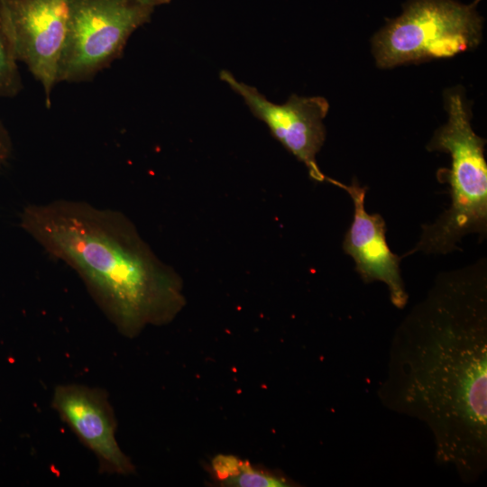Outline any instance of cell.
<instances>
[{
    "instance_id": "obj_1",
    "label": "cell",
    "mask_w": 487,
    "mask_h": 487,
    "mask_svg": "<svg viewBox=\"0 0 487 487\" xmlns=\"http://www.w3.org/2000/svg\"><path fill=\"white\" fill-rule=\"evenodd\" d=\"M486 260L439 273L397 328L382 404L423 422L436 461L475 482L487 464Z\"/></svg>"
},
{
    "instance_id": "obj_2",
    "label": "cell",
    "mask_w": 487,
    "mask_h": 487,
    "mask_svg": "<svg viewBox=\"0 0 487 487\" xmlns=\"http://www.w3.org/2000/svg\"><path fill=\"white\" fill-rule=\"evenodd\" d=\"M21 228L71 268L122 335L170 323L186 304L179 273L164 263L120 211L80 200L30 204Z\"/></svg>"
},
{
    "instance_id": "obj_3",
    "label": "cell",
    "mask_w": 487,
    "mask_h": 487,
    "mask_svg": "<svg viewBox=\"0 0 487 487\" xmlns=\"http://www.w3.org/2000/svg\"><path fill=\"white\" fill-rule=\"evenodd\" d=\"M446 106L448 121L435 133L427 149L451 156L446 181L450 185L452 202L434 223L422 225L420 239L405 256L416 252L446 254L459 250L457 244L466 234H478L481 241L487 235L485 140L472 129L459 94H450Z\"/></svg>"
},
{
    "instance_id": "obj_4",
    "label": "cell",
    "mask_w": 487,
    "mask_h": 487,
    "mask_svg": "<svg viewBox=\"0 0 487 487\" xmlns=\"http://www.w3.org/2000/svg\"><path fill=\"white\" fill-rule=\"evenodd\" d=\"M472 5L452 0H412L373 38L381 68L447 58L475 47L482 20Z\"/></svg>"
},
{
    "instance_id": "obj_5",
    "label": "cell",
    "mask_w": 487,
    "mask_h": 487,
    "mask_svg": "<svg viewBox=\"0 0 487 487\" xmlns=\"http://www.w3.org/2000/svg\"><path fill=\"white\" fill-rule=\"evenodd\" d=\"M153 11L133 0H69L59 83L89 81L108 68Z\"/></svg>"
},
{
    "instance_id": "obj_6",
    "label": "cell",
    "mask_w": 487,
    "mask_h": 487,
    "mask_svg": "<svg viewBox=\"0 0 487 487\" xmlns=\"http://www.w3.org/2000/svg\"><path fill=\"white\" fill-rule=\"evenodd\" d=\"M5 5L16 59L41 86L50 107L52 90L59 84L69 0H5Z\"/></svg>"
},
{
    "instance_id": "obj_7",
    "label": "cell",
    "mask_w": 487,
    "mask_h": 487,
    "mask_svg": "<svg viewBox=\"0 0 487 487\" xmlns=\"http://www.w3.org/2000/svg\"><path fill=\"white\" fill-rule=\"evenodd\" d=\"M219 77L244 99L271 134L305 164L312 179L327 181L328 177L321 171L316 160L326 139L323 120L329 109L326 98L292 95L287 102L279 105L269 101L256 87L237 80L228 70H221Z\"/></svg>"
},
{
    "instance_id": "obj_8",
    "label": "cell",
    "mask_w": 487,
    "mask_h": 487,
    "mask_svg": "<svg viewBox=\"0 0 487 487\" xmlns=\"http://www.w3.org/2000/svg\"><path fill=\"white\" fill-rule=\"evenodd\" d=\"M51 405L95 455L101 473L127 476L135 472L132 460L117 443V420L106 391L80 383H61L54 388Z\"/></svg>"
},
{
    "instance_id": "obj_9",
    "label": "cell",
    "mask_w": 487,
    "mask_h": 487,
    "mask_svg": "<svg viewBox=\"0 0 487 487\" xmlns=\"http://www.w3.org/2000/svg\"><path fill=\"white\" fill-rule=\"evenodd\" d=\"M327 181L345 190L354 204V218L345 234L343 249L353 258L355 271L366 283L375 280L384 282L392 304L399 308H404L408 294L400 275L401 257L393 253L388 246L382 216L365 210L367 188L360 186L355 179L350 185L330 178Z\"/></svg>"
},
{
    "instance_id": "obj_10",
    "label": "cell",
    "mask_w": 487,
    "mask_h": 487,
    "mask_svg": "<svg viewBox=\"0 0 487 487\" xmlns=\"http://www.w3.org/2000/svg\"><path fill=\"white\" fill-rule=\"evenodd\" d=\"M215 479L230 487H286L293 482L280 473L261 469L233 455H218L211 464Z\"/></svg>"
},
{
    "instance_id": "obj_11",
    "label": "cell",
    "mask_w": 487,
    "mask_h": 487,
    "mask_svg": "<svg viewBox=\"0 0 487 487\" xmlns=\"http://www.w3.org/2000/svg\"><path fill=\"white\" fill-rule=\"evenodd\" d=\"M12 41L5 0H0V98L15 97L22 91L23 80Z\"/></svg>"
},
{
    "instance_id": "obj_12",
    "label": "cell",
    "mask_w": 487,
    "mask_h": 487,
    "mask_svg": "<svg viewBox=\"0 0 487 487\" xmlns=\"http://www.w3.org/2000/svg\"><path fill=\"white\" fill-rule=\"evenodd\" d=\"M13 153L11 135L0 120V170L7 164Z\"/></svg>"
},
{
    "instance_id": "obj_13",
    "label": "cell",
    "mask_w": 487,
    "mask_h": 487,
    "mask_svg": "<svg viewBox=\"0 0 487 487\" xmlns=\"http://www.w3.org/2000/svg\"><path fill=\"white\" fill-rule=\"evenodd\" d=\"M141 5L155 8L158 5H166L170 3L172 0H133Z\"/></svg>"
}]
</instances>
